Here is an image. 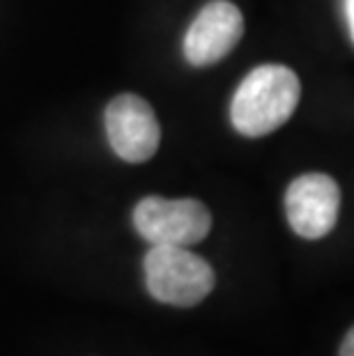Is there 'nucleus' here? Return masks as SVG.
<instances>
[{
  "label": "nucleus",
  "mask_w": 354,
  "mask_h": 356,
  "mask_svg": "<svg viewBox=\"0 0 354 356\" xmlns=\"http://www.w3.org/2000/svg\"><path fill=\"white\" fill-rule=\"evenodd\" d=\"M301 97L297 74L283 65H262L246 74L230 104L232 127L248 138H260L283 127Z\"/></svg>",
  "instance_id": "obj_1"
},
{
  "label": "nucleus",
  "mask_w": 354,
  "mask_h": 356,
  "mask_svg": "<svg viewBox=\"0 0 354 356\" xmlns=\"http://www.w3.org/2000/svg\"><path fill=\"white\" fill-rule=\"evenodd\" d=\"M147 292L177 308L198 306L214 290V269L186 246H152L143 260Z\"/></svg>",
  "instance_id": "obj_2"
},
{
  "label": "nucleus",
  "mask_w": 354,
  "mask_h": 356,
  "mask_svg": "<svg viewBox=\"0 0 354 356\" xmlns=\"http://www.w3.org/2000/svg\"><path fill=\"white\" fill-rule=\"evenodd\" d=\"M134 228L152 246H193L212 230V214L200 200L143 198L131 214Z\"/></svg>",
  "instance_id": "obj_3"
},
{
  "label": "nucleus",
  "mask_w": 354,
  "mask_h": 356,
  "mask_svg": "<svg viewBox=\"0 0 354 356\" xmlns=\"http://www.w3.org/2000/svg\"><path fill=\"white\" fill-rule=\"evenodd\" d=\"M106 136L108 143L122 161L143 163L159 149L161 127L152 106L143 97L124 92L106 106Z\"/></svg>",
  "instance_id": "obj_4"
},
{
  "label": "nucleus",
  "mask_w": 354,
  "mask_h": 356,
  "mask_svg": "<svg viewBox=\"0 0 354 356\" xmlns=\"http://www.w3.org/2000/svg\"><path fill=\"white\" fill-rule=\"evenodd\" d=\"M341 209V188L325 172L297 177L285 191L290 228L304 239H322L334 230Z\"/></svg>",
  "instance_id": "obj_5"
},
{
  "label": "nucleus",
  "mask_w": 354,
  "mask_h": 356,
  "mask_svg": "<svg viewBox=\"0 0 354 356\" xmlns=\"http://www.w3.org/2000/svg\"><path fill=\"white\" fill-rule=\"evenodd\" d=\"M244 35V19L230 0H212L198 12L184 35V58L193 67L223 60Z\"/></svg>",
  "instance_id": "obj_6"
},
{
  "label": "nucleus",
  "mask_w": 354,
  "mask_h": 356,
  "mask_svg": "<svg viewBox=\"0 0 354 356\" xmlns=\"http://www.w3.org/2000/svg\"><path fill=\"white\" fill-rule=\"evenodd\" d=\"M338 356H354V327L348 331V336L343 338L341 352H338Z\"/></svg>",
  "instance_id": "obj_7"
},
{
  "label": "nucleus",
  "mask_w": 354,
  "mask_h": 356,
  "mask_svg": "<svg viewBox=\"0 0 354 356\" xmlns=\"http://www.w3.org/2000/svg\"><path fill=\"white\" fill-rule=\"evenodd\" d=\"M345 14H348V26H350V35L354 42V0H345Z\"/></svg>",
  "instance_id": "obj_8"
}]
</instances>
